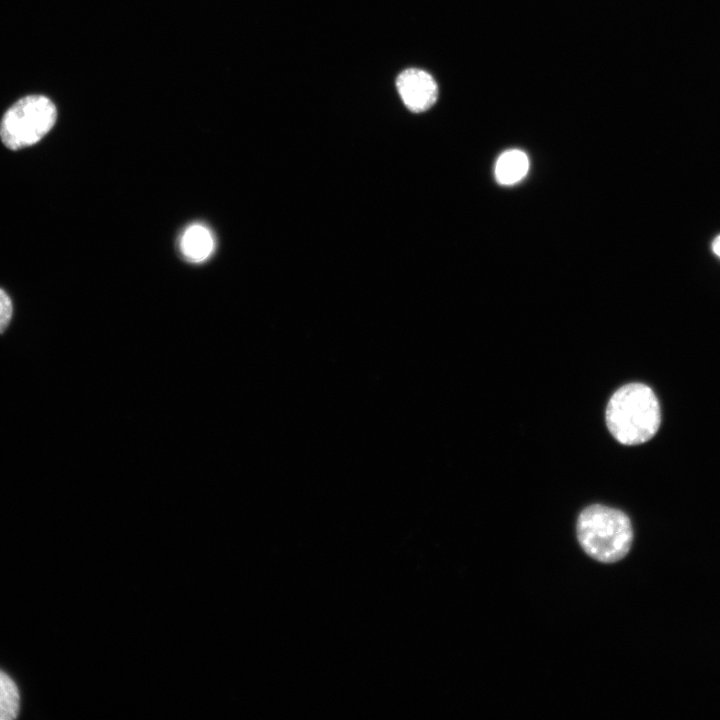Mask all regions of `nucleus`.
<instances>
[{
	"instance_id": "3",
	"label": "nucleus",
	"mask_w": 720,
	"mask_h": 720,
	"mask_svg": "<svg viewBox=\"0 0 720 720\" xmlns=\"http://www.w3.org/2000/svg\"><path fill=\"white\" fill-rule=\"evenodd\" d=\"M57 110L43 95H28L15 102L0 122V138L11 150L39 142L54 126Z\"/></svg>"
},
{
	"instance_id": "7",
	"label": "nucleus",
	"mask_w": 720,
	"mask_h": 720,
	"mask_svg": "<svg viewBox=\"0 0 720 720\" xmlns=\"http://www.w3.org/2000/svg\"><path fill=\"white\" fill-rule=\"evenodd\" d=\"M19 691L14 681L0 671V720H12L18 716Z\"/></svg>"
},
{
	"instance_id": "6",
	"label": "nucleus",
	"mask_w": 720,
	"mask_h": 720,
	"mask_svg": "<svg viewBox=\"0 0 720 720\" xmlns=\"http://www.w3.org/2000/svg\"><path fill=\"white\" fill-rule=\"evenodd\" d=\"M529 166V158L522 150L504 151L496 160L495 178L502 185H514L526 176Z\"/></svg>"
},
{
	"instance_id": "2",
	"label": "nucleus",
	"mask_w": 720,
	"mask_h": 720,
	"mask_svg": "<svg viewBox=\"0 0 720 720\" xmlns=\"http://www.w3.org/2000/svg\"><path fill=\"white\" fill-rule=\"evenodd\" d=\"M577 538L593 559L614 563L629 552L633 531L629 517L622 511L601 504L586 507L578 516Z\"/></svg>"
},
{
	"instance_id": "5",
	"label": "nucleus",
	"mask_w": 720,
	"mask_h": 720,
	"mask_svg": "<svg viewBox=\"0 0 720 720\" xmlns=\"http://www.w3.org/2000/svg\"><path fill=\"white\" fill-rule=\"evenodd\" d=\"M179 246L188 261L200 263L212 254L215 247L214 236L207 226L192 224L182 233Z\"/></svg>"
},
{
	"instance_id": "9",
	"label": "nucleus",
	"mask_w": 720,
	"mask_h": 720,
	"mask_svg": "<svg viewBox=\"0 0 720 720\" xmlns=\"http://www.w3.org/2000/svg\"><path fill=\"white\" fill-rule=\"evenodd\" d=\"M713 253L720 258V234L716 236L712 242Z\"/></svg>"
},
{
	"instance_id": "8",
	"label": "nucleus",
	"mask_w": 720,
	"mask_h": 720,
	"mask_svg": "<svg viewBox=\"0 0 720 720\" xmlns=\"http://www.w3.org/2000/svg\"><path fill=\"white\" fill-rule=\"evenodd\" d=\"M13 305L9 295L0 288V333L9 325L12 318Z\"/></svg>"
},
{
	"instance_id": "4",
	"label": "nucleus",
	"mask_w": 720,
	"mask_h": 720,
	"mask_svg": "<svg viewBox=\"0 0 720 720\" xmlns=\"http://www.w3.org/2000/svg\"><path fill=\"white\" fill-rule=\"evenodd\" d=\"M396 88L403 103L412 112L428 110L438 97V86L434 78L418 68L402 71L396 79Z\"/></svg>"
},
{
	"instance_id": "1",
	"label": "nucleus",
	"mask_w": 720,
	"mask_h": 720,
	"mask_svg": "<svg viewBox=\"0 0 720 720\" xmlns=\"http://www.w3.org/2000/svg\"><path fill=\"white\" fill-rule=\"evenodd\" d=\"M661 421L659 402L650 387L629 383L611 396L606 408V424L614 438L625 445L650 440Z\"/></svg>"
}]
</instances>
